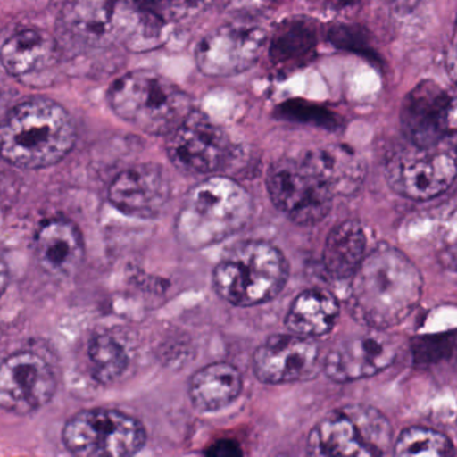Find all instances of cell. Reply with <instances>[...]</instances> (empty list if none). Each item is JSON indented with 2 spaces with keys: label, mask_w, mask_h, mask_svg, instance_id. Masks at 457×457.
<instances>
[{
  "label": "cell",
  "mask_w": 457,
  "mask_h": 457,
  "mask_svg": "<svg viewBox=\"0 0 457 457\" xmlns=\"http://www.w3.org/2000/svg\"><path fill=\"white\" fill-rule=\"evenodd\" d=\"M422 286L416 264L397 248L381 243L366 253L353 274L349 312L368 328H395L419 306Z\"/></svg>",
  "instance_id": "1"
},
{
  "label": "cell",
  "mask_w": 457,
  "mask_h": 457,
  "mask_svg": "<svg viewBox=\"0 0 457 457\" xmlns=\"http://www.w3.org/2000/svg\"><path fill=\"white\" fill-rule=\"evenodd\" d=\"M76 143V128L63 106L44 97L15 106L0 122V157L23 170L60 162Z\"/></svg>",
  "instance_id": "2"
},
{
  "label": "cell",
  "mask_w": 457,
  "mask_h": 457,
  "mask_svg": "<svg viewBox=\"0 0 457 457\" xmlns=\"http://www.w3.org/2000/svg\"><path fill=\"white\" fill-rule=\"evenodd\" d=\"M251 215L247 189L234 179L212 176L187 195L176 219V235L187 247H208L242 231Z\"/></svg>",
  "instance_id": "3"
},
{
  "label": "cell",
  "mask_w": 457,
  "mask_h": 457,
  "mask_svg": "<svg viewBox=\"0 0 457 457\" xmlns=\"http://www.w3.org/2000/svg\"><path fill=\"white\" fill-rule=\"evenodd\" d=\"M216 293L239 307L258 306L277 298L288 279L285 255L266 242L234 245L213 270Z\"/></svg>",
  "instance_id": "4"
},
{
  "label": "cell",
  "mask_w": 457,
  "mask_h": 457,
  "mask_svg": "<svg viewBox=\"0 0 457 457\" xmlns=\"http://www.w3.org/2000/svg\"><path fill=\"white\" fill-rule=\"evenodd\" d=\"M108 98L120 119L151 135H170L192 112L188 95L151 71L125 74L112 85Z\"/></svg>",
  "instance_id": "5"
},
{
  "label": "cell",
  "mask_w": 457,
  "mask_h": 457,
  "mask_svg": "<svg viewBox=\"0 0 457 457\" xmlns=\"http://www.w3.org/2000/svg\"><path fill=\"white\" fill-rule=\"evenodd\" d=\"M162 23L156 14H141L129 0H68L62 12L63 31L87 47L129 42L138 33L156 38Z\"/></svg>",
  "instance_id": "6"
},
{
  "label": "cell",
  "mask_w": 457,
  "mask_h": 457,
  "mask_svg": "<svg viewBox=\"0 0 457 457\" xmlns=\"http://www.w3.org/2000/svg\"><path fill=\"white\" fill-rule=\"evenodd\" d=\"M392 446V427L373 406L353 403L326 414L310 430L312 456H382Z\"/></svg>",
  "instance_id": "7"
},
{
  "label": "cell",
  "mask_w": 457,
  "mask_h": 457,
  "mask_svg": "<svg viewBox=\"0 0 457 457\" xmlns=\"http://www.w3.org/2000/svg\"><path fill=\"white\" fill-rule=\"evenodd\" d=\"M63 444L77 456L127 457L146 443V432L138 420L113 411L89 409L76 414L63 428Z\"/></svg>",
  "instance_id": "8"
},
{
  "label": "cell",
  "mask_w": 457,
  "mask_h": 457,
  "mask_svg": "<svg viewBox=\"0 0 457 457\" xmlns=\"http://www.w3.org/2000/svg\"><path fill=\"white\" fill-rule=\"evenodd\" d=\"M456 179L454 141L436 148H409L395 152L386 164L390 188L406 199L430 200L440 196Z\"/></svg>",
  "instance_id": "9"
},
{
  "label": "cell",
  "mask_w": 457,
  "mask_h": 457,
  "mask_svg": "<svg viewBox=\"0 0 457 457\" xmlns=\"http://www.w3.org/2000/svg\"><path fill=\"white\" fill-rule=\"evenodd\" d=\"M266 184L272 204L294 223L312 226L330 213L333 195L298 156L274 162Z\"/></svg>",
  "instance_id": "10"
},
{
  "label": "cell",
  "mask_w": 457,
  "mask_h": 457,
  "mask_svg": "<svg viewBox=\"0 0 457 457\" xmlns=\"http://www.w3.org/2000/svg\"><path fill=\"white\" fill-rule=\"evenodd\" d=\"M401 128L411 145L436 148L454 140L456 100L440 84L425 79L405 96L401 106Z\"/></svg>",
  "instance_id": "11"
},
{
  "label": "cell",
  "mask_w": 457,
  "mask_h": 457,
  "mask_svg": "<svg viewBox=\"0 0 457 457\" xmlns=\"http://www.w3.org/2000/svg\"><path fill=\"white\" fill-rule=\"evenodd\" d=\"M167 154L172 164L192 175L218 172L232 156L228 136L202 112L192 111L170 133Z\"/></svg>",
  "instance_id": "12"
},
{
  "label": "cell",
  "mask_w": 457,
  "mask_h": 457,
  "mask_svg": "<svg viewBox=\"0 0 457 457\" xmlns=\"http://www.w3.org/2000/svg\"><path fill=\"white\" fill-rule=\"evenodd\" d=\"M267 42L258 26L229 23L211 31L196 47L199 71L210 77H231L253 68Z\"/></svg>",
  "instance_id": "13"
},
{
  "label": "cell",
  "mask_w": 457,
  "mask_h": 457,
  "mask_svg": "<svg viewBox=\"0 0 457 457\" xmlns=\"http://www.w3.org/2000/svg\"><path fill=\"white\" fill-rule=\"evenodd\" d=\"M401 352V338L385 330L352 337L326 355L322 369L336 382L368 378L389 368Z\"/></svg>",
  "instance_id": "14"
},
{
  "label": "cell",
  "mask_w": 457,
  "mask_h": 457,
  "mask_svg": "<svg viewBox=\"0 0 457 457\" xmlns=\"http://www.w3.org/2000/svg\"><path fill=\"white\" fill-rule=\"evenodd\" d=\"M49 363L36 353L22 352L0 365V408L29 414L46 405L55 393Z\"/></svg>",
  "instance_id": "15"
},
{
  "label": "cell",
  "mask_w": 457,
  "mask_h": 457,
  "mask_svg": "<svg viewBox=\"0 0 457 457\" xmlns=\"http://www.w3.org/2000/svg\"><path fill=\"white\" fill-rule=\"evenodd\" d=\"M322 368L320 349L306 337L278 334L255 350L253 369L264 384L309 381Z\"/></svg>",
  "instance_id": "16"
},
{
  "label": "cell",
  "mask_w": 457,
  "mask_h": 457,
  "mask_svg": "<svg viewBox=\"0 0 457 457\" xmlns=\"http://www.w3.org/2000/svg\"><path fill=\"white\" fill-rule=\"evenodd\" d=\"M170 183L160 165L138 164L120 173L109 187L112 204L130 216L154 218L167 204Z\"/></svg>",
  "instance_id": "17"
},
{
  "label": "cell",
  "mask_w": 457,
  "mask_h": 457,
  "mask_svg": "<svg viewBox=\"0 0 457 457\" xmlns=\"http://www.w3.org/2000/svg\"><path fill=\"white\" fill-rule=\"evenodd\" d=\"M34 248L39 266L52 277H73L84 262L81 232L71 221L63 219H53L42 224Z\"/></svg>",
  "instance_id": "18"
},
{
  "label": "cell",
  "mask_w": 457,
  "mask_h": 457,
  "mask_svg": "<svg viewBox=\"0 0 457 457\" xmlns=\"http://www.w3.org/2000/svg\"><path fill=\"white\" fill-rule=\"evenodd\" d=\"M298 157L334 197L352 196L360 191L365 180V164L347 146L326 145L307 149Z\"/></svg>",
  "instance_id": "19"
},
{
  "label": "cell",
  "mask_w": 457,
  "mask_h": 457,
  "mask_svg": "<svg viewBox=\"0 0 457 457\" xmlns=\"http://www.w3.org/2000/svg\"><path fill=\"white\" fill-rule=\"evenodd\" d=\"M320 28L309 17H291L275 29L269 46L271 65L280 73H290L309 65L317 55Z\"/></svg>",
  "instance_id": "20"
},
{
  "label": "cell",
  "mask_w": 457,
  "mask_h": 457,
  "mask_svg": "<svg viewBox=\"0 0 457 457\" xmlns=\"http://www.w3.org/2000/svg\"><path fill=\"white\" fill-rule=\"evenodd\" d=\"M46 31L25 29L12 34L0 50V61L14 77H31L55 61L57 46Z\"/></svg>",
  "instance_id": "21"
},
{
  "label": "cell",
  "mask_w": 457,
  "mask_h": 457,
  "mask_svg": "<svg viewBox=\"0 0 457 457\" xmlns=\"http://www.w3.org/2000/svg\"><path fill=\"white\" fill-rule=\"evenodd\" d=\"M243 389L239 369L213 362L197 370L189 381V398L200 411H218L231 405Z\"/></svg>",
  "instance_id": "22"
},
{
  "label": "cell",
  "mask_w": 457,
  "mask_h": 457,
  "mask_svg": "<svg viewBox=\"0 0 457 457\" xmlns=\"http://www.w3.org/2000/svg\"><path fill=\"white\" fill-rule=\"evenodd\" d=\"M339 317V304L328 291L312 290L299 294L286 315L285 325L296 336L320 337L336 326Z\"/></svg>",
  "instance_id": "23"
},
{
  "label": "cell",
  "mask_w": 457,
  "mask_h": 457,
  "mask_svg": "<svg viewBox=\"0 0 457 457\" xmlns=\"http://www.w3.org/2000/svg\"><path fill=\"white\" fill-rule=\"evenodd\" d=\"M366 232L358 221L346 220L337 224L323 251V264L336 279L352 278L366 255Z\"/></svg>",
  "instance_id": "24"
},
{
  "label": "cell",
  "mask_w": 457,
  "mask_h": 457,
  "mask_svg": "<svg viewBox=\"0 0 457 457\" xmlns=\"http://www.w3.org/2000/svg\"><path fill=\"white\" fill-rule=\"evenodd\" d=\"M90 365L93 377L103 384L117 381L129 366L127 350L117 339L109 336H98L90 341Z\"/></svg>",
  "instance_id": "25"
},
{
  "label": "cell",
  "mask_w": 457,
  "mask_h": 457,
  "mask_svg": "<svg viewBox=\"0 0 457 457\" xmlns=\"http://www.w3.org/2000/svg\"><path fill=\"white\" fill-rule=\"evenodd\" d=\"M395 456H449L453 444L444 433L425 427H409L395 441Z\"/></svg>",
  "instance_id": "26"
},
{
  "label": "cell",
  "mask_w": 457,
  "mask_h": 457,
  "mask_svg": "<svg viewBox=\"0 0 457 457\" xmlns=\"http://www.w3.org/2000/svg\"><path fill=\"white\" fill-rule=\"evenodd\" d=\"M275 117L283 121L299 122V124L312 125L322 129L338 130L344 124V119L336 112L310 103V101L293 98L285 101L275 109Z\"/></svg>",
  "instance_id": "27"
},
{
  "label": "cell",
  "mask_w": 457,
  "mask_h": 457,
  "mask_svg": "<svg viewBox=\"0 0 457 457\" xmlns=\"http://www.w3.org/2000/svg\"><path fill=\"white\" fill-rule=\"evenodd\" d=\"M328 38L337 49L357 53V54L370 58V60L377 58L376 52L371 47L369 33L361 26L345 25V23L331 26Z\"/></svg>",
  "instance_id": "28"
},
{
  "label": "cell",
  "mask_w": 457,
  "mask_h": 457,
  "mask_svg": "<svg viewBox=\"0 0 457 457\" xmlns=\"http://www.w3.org/2000/svg\"><path fill=\"white\" fill-rule=\"evenodd\" d=\"M205 453H207L208 456L234 457L242 456L243 451L240 449L239 444L235 443L234 440L223 438V440H219L218 443L210 446Z\"/></svg>",
  "instance_id": "29"
},
{
  "label": "cell",
  "mask_w": 457,
  "mask_h": 457,
  "mask_svg": "<svg viewBox=\"0 0 457 457\" xmlns=\"http://www.w3.org/2000/svg\"><path fill=\"white\" fill-rule=\"evenodd\" d=\"M320 4L333 10L349 9L360 4L361 0H318Z\"/></svg>",
  "instance_id": "30"
},
{
  "label": "cell",
  "mask_w": 457,
  "mask_h": 457,
  "mask_svg": "<svg viewBox=\"0 0 457 457\" xmlns=\"http://www.w3.org/2000/svg\"><path fill=\"white\" fill-rule=\"evenodd\" d=\"M395 10L401 12H409L413 10L421 0H389Z\"/></svg>",
  "instance_id": "31"
},
{
  "label": "cell",
  "mask_w": 457,
  "mask_h": 457,
  "mask_svg": "<svg viewBox=\"0 0 457 457\" xmlns=\"http://www.w3.org/2000/svg\"><path fill=\"white\" fill-rule=\"evenodd\" d=\"M7 285H9V271L4 262H0V296L6 291Z\"/></svg>",
  "instance_id": "32"
},
{
  "label": "cell",
  "mask_w": 457,
  "mask_h": 457,
  "mask_svg": "<svg viewBox=\"0 0 457 457\" xmlns=\"http://www.w3.org/2000/svg\"><path fill=\"white\" fill-rule=\"evenodd\" d=\"M187 6L196 7V9H202V7L208 6L213 0H184Z\"/></svg>",
  "instance_id": "33"
},
{
  "label": "cell",
  "mask_w": 457,
  "mask_h": 457,
  "mask_svg": "<svg viewBox=\"0 0 457 457\" xmlns=\"http://www.w3.org/2000/svg\"><path fill=\"white\" fill-rule=\"evenodd\" d=\"M2 162H4V159L0 157V189L4 188L7 179V172L6 170H4V165H2Z\"/></svg>",
  "instance_id": "34"
},
{
  "label": "cell",
  "mask_w": 457,
  "mask_h": 457,
  "mask_svg": "<svg viewBox=\"0 0 457 457\" xmlns=\"http://www.w3.org/2000/svg\"><path fill=\"white\" fill-rule=\"evenodd\" d=\"M263 2H266V4H282V2H286V0H263Z\"/></svg>",
  "instance_id": "35"
}]
</instances>
